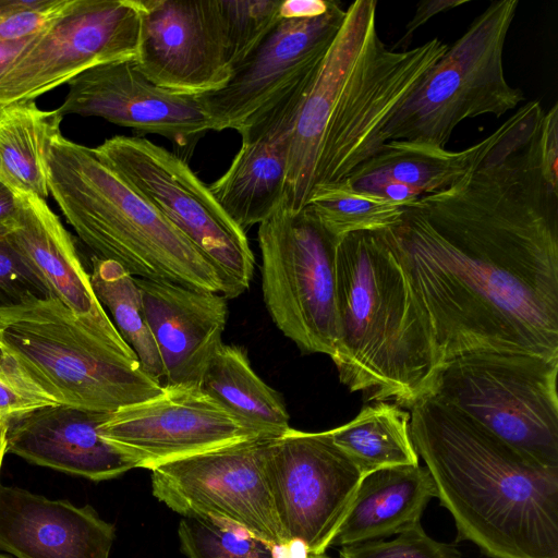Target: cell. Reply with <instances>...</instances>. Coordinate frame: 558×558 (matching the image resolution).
Returning a JSON list of instances; mask_svg holds the SVG:
<instances>
[{
    "mask_svg": "<svg viewBox=\"0 0 558 558\" xmlns=\"http://www.w3.org/2000/svg\"><path fill=\"white\" fill-rule=\"evenodd\" d=\"M543 114L537 100L522 106L474 171L386 229L437 368L484 350L558 360V186L539 157Z\"/></svg>",
    "mask_w": 558,
    "mask_h": 558,
    "instance_id": "cell-1",
    "label": "cell"
},
{
    "mask_svg": "<svg viewBox=\"0 0 558 558\" xmlns=\"http://www.w3.org/2000/svg\"><path fill=\"white\" fill-rule=\"evenodd\" d=\"M377 0H356L311 78L290 135L283 205L298 213L315 186L348 178L385 143V129L445 54L433 38L395 51L377 32Z\"/></svg>",
    "mask_w": 558,
    "mask_h": 558,
    "instance_id": "cell-2",
    "label": "cell"
},
{
    "mask_svg": "<svg viewBox=\"0 0 558 558\" xmlns=\"http://www.w3.org/2000/svg\"><path fill=\"white\" fill-rule=\"evenodd\" d=\"M409 411L412 442L459 538L490 558H558V468L429 396Z\"/></svg>",
    "mask_w": 558,
    "mask_h": 558,
    "instance_id": "cell-3",
    "label": "cell"
},
{
    "mask_svg": "<svg viewBox=\"0 0 558 558\" xmlns=\"http://www.w3.org/2000/svg\"><path fill=\"white\" fill-rule=\"evenodd\" d=\"M336 306L331 360L340 383L366 401L409 410L427 393L437 365L386 230L352 232L338 242Z\"/></svg>",
    "mask_w": 558,
    "mask_h": 558,
    "instance_id": "cell-4",
    "label": "cell"
},
{
    "mask_svg": "<svg viewBox=\"0 0 558 558\" xmlns=\"http://www.w3.org/2000/svg\"><path fill=\"white\" fill-rule=\"evenodd\" d=\"M48 187L94 256L117 262L136 278L227 296L216 266L94 148L56 136L48 150Z\"/></svg>",
    "mask_w": 558,
    "mask_h": 558,
    "instance_id": "cell-5",
    "label": "cell"
},
{
    "mask_svg": "<svg viewBox=\"0 0 558 558\" xmlns=\"http://www.w3.org/2000/svg\"><path fill=\"white\" fill-rule=\"evenodd\" d=\"M4 365L56 404L111 413L158 396L163 385L95 337L58 299L0 308Z\"/></svg>",
    "mask_w": 558,
    "mask_h": 558,
    "instance_id": "cell-6",
    "label": "cell"
},
{
    "mask_svg": "<svg viewBox=\"0 0 558 558\" xmlns=\"http://www.w3.org/2000/svg\"><path fill=\"white\" fill-rule=\"evenodd\" d=\"M558 360L473 351L439 366L425 396L471 417L529 459L558 468Z\"/></svg>",
    "mask_w": 558,
    "mask_h": 558,
    "instance_id": "cell-7",
    "label": "cell"
},
{
    "mask_svg": "<svg viewBox=\"0 0 558 558\" xmlns=\"http://www.w3.org/2000/svg\"><path fill=\"white\" fill-rule=\"evenodd\" d=\"M518 0L494 1L430 69L385 129L387 141L445 147L457 125L500 118L524 100L505 76L502 53Z\"/></svg>",
    "mask_w": 558,
    "mask_h": 558,
    "instance_id": "cell-8",
    "label": "cell"
},
{
    "mask_svg": "<svg viewBox=\"0 0 558 558\" xmlns=\"http://www.w3.org/2000/svg\"><path fill=\"white\" fill-rule=\"evenodd\" d=\"M345 14L333 1L323 15L281 19L264 41L231 72L227 84L197 96L213 131L232 129L242 143L294 122L304 92Z\"/></svg>",
    "mask_w": 558,
    "mask_h": 558,
    "instance_id": "cell-9",
    "label": "cell"
},
{
    "mask_svg": "<svg viewBox=\"0 0 558 558\" xmlns=\"http://www.w3.org/2000/svg\"><path fill=\"white\" fill-rule=\"evenodd\" d=\"M262 293L277 328L303 353L336 354V248L306 208L292 213L283 201L258 225Z\"/></svg>",
    "mask_w": 558,
    "mask_h": 558,
    "instance_id": "cell-10",
    "label": "cell"
},
{
    "mask_svg": "<svg viewBox=\"0 0 558 558\" xmlns=\"http://www.w3.org/2000/svg\"><path fill=\"white\" fill-rule=\"evenodd\" d=\"M94 150L216 266L227 300L250 288L255 257L245 231L185 159L141 136L116 135Z\"/></svg>",
    "mask_w": 558,
    "mask_h": 558,
    "instance_id": "cell-11",
    "label": "cell"
},
{
    "mask_svg": "<svg viewBox=\"0 0 558 558\" xmlns=\"http://www.w3.org/2000/svg\"><path fill=\"white\" fill-rule=\"evenodd\" d=\"M270 440H245L155 466L153 494L182 517L227 522L278 549L291 547L266 473Z\"/></svg>",
    "mask_w": 558,
    "mask_h": 558,
    "instance_id": "cell-12",
    "label": "cell"
},
{
    "mask_svg": "<svg viewBox=\"0 0 558 558\" xmlns=\"http://www.w3.org/2000/svg\"><path fill=\"white\" fill-rule=\"evenodd\" d=\"M140 40L138 0H71L0 77V107L35 101L90 68L135 61Z\"/></svg>",
    "mask_w": 558,
    "mask_h": 558,
    "instance_id": "cell-13",
    "label": "cell"
},
{
    "mask_svg": "<svg viewBox=\"0 0 558 558\" xmlns=\"http://www.w3.org/2000/svg\"><path fill=\"white\" fill-rule=\"evenodd\" d=\"M266 473L291 545L323 555L345 519L363 472L325 432L290 427L269 441Z\"/></svg>",
    "mask_w": 558,
    "mask_h": 558,
    "instance_id": "cell-14",
    "label": "cell"
},
{
    "mask_svg": "<svg viewBox=\"0 0 558 558\" xmlns=\"http://www.w3.org/2000/svg\"><path fill=\"white\" fill-rule=\"evenodd\" d=\"M99 432L135 468L148 470L231 444L274 439L197 385H163L158 396L109 413Z\"/></svg>",
    "mask_w": 558,
    "mask_h": 558,
    "instance_id": "cell-15",
    "label": "cell"
},
{
    "mask_svg": "<svg viewBox=\"0 0 558 558\" xmlns=\"http://www.w3.org/2000/svg\"><path fill=\"white\" fill-rule=\"evenodd\" d=\"M57 108L64 117H98L130 128L143 137L156 134L170 141L175 154L190 157L211 122L197 96L174 93L147 80L134 61L90 68L69 83Z\"/></svg>",
    "mask_w": 558,
    "mask_h": 558,
    "instance_id": "cell-16",
    "label": "cell"
},
{
    "mask_svg": "<svg viewBox=\"0 0 558 558\" xmlns=\"http://www.w3.org/2000/svg\"><path fill=\"white\" fill-rule=\"evenodd\" d=\"M140 72L165 89L199 96L231 76L216 0H138Z\"/></svg>",
    "mask_w": 558,
    "mask_h": 558,
    "instance_id": "cell-17",
    "label": "cell"
},
{
    "mask_svg": "<svg viewBox=\"0 0 558 558\" xmlns=\"http://www.w3.org/2000/svg\"><path fill=\"white\" fill-rule=\"evenodd\" d=\"M20 202L15 221L3 235L37 275L50 294L66 306L98 339L119 353L137 359L97 300L71 234L46 199L14 190Z\"/></svg>",
    "mask_w": 558,
    "mask_h": 558,
    "instance_id": "cell-18",
    "label": "cell"
},
{
    "mask_svg": "<svg viewBox=\"0 0 558 558\" xmlns=\"http://www.w3.org/2000/svg\"><path fill=\"white\" fill-rule=\"evenodd\" d=\"M149 329L163 368L165 385H201L217 354L228 318L219 293L136 278Z\"/></svg>",
    "mask_w": 558,
    "mask_h": 558,
    "instance_id": "cell-19",
    "label": "cell"
},
{
    "mask_svg": "<svg viewBox=\"0 0 558 558\" xmlns=\"http://www.w3.org/2000/svg\"><path fill=\"white\" fill-rule=\"evenodd\" d=\"M108 415L63 404L16 414L5 420L7 452L92 481L114 478L135 464L101 437Z\"/></svg>",
    "mask_w": 558,
    "mask_h": 558,
    "instance_id": "cell-20",
    "label": "cell"
},
{
    "mask_svg": "<svg viewBox=\"0 0 558 558\" xmlns=\"http://www.w3.org/2000/svg\"><path fill=\"white\" fill-rule=\"evenodd\" d=\"M114 537L90 506L0 484V549L17 558H109Z\"/></svg>",
    "mask_w": 558,
    "mask_h": 558,
    "instance_id": "cell-21",
    "label": "cell"
},
{
    "mask_svg": "<svg viewBox=\"0 0 558 558\" xmlns=\"http://www.w3.org/2000/svg\"><path fill=\"white\" fill-rule=\"evenodd\" d=\"M504 123L462 150L409 141H389L347 179L357 190L404 207L444 191L474 171L504 133Z\"/></svg>",
    "mask_w": 558,
    "mask_h": 558,
    "instance_id": "cell-22",
    "label": "cell"
},
{
    "mask_svg": "<svg viewBox=\"0 0 558 558\" xmlns=\"http://www.w3.org/2000/svg\"><path fill=\"white\" fill-rule=\"evenodd\" d=\"M434 497L435 485L425 465L371 472L362 478L331 546L383 539L410 530L421 523Z\"/></svg>",
    "mask_w": 558,
    "mask_h": 558,
    "instance_id": "cell-23",
    "label": "cell"
},
{
    "mask_svg": "<svg viewBox=\"0 0 558 558\" xmlns=\"http://www.w3.org/2000/svg\"><path fill=\"white\" fill-rule=\"evenodd\" d=\"M292 129L282 125L257 141L242 143L227 171L208 185L243 231L268 219L284 198Z\"/></svg>",
    "mask_w": 558,
    "mask_h": 558,
    "instance_id": "cell-24",
    "label": "cell"
},
{
    "mask_svg": "<svg viewBox=\"0 0 558 558\" xmlns=\"http://www.w3.org/2000/svg\"><path fill=\"white\" fill-rule=\"evenodd\" d=\"M63 117L35 101L0 107V179L43 199L49 195L48 150Z\"/></svg>",
    "mask_w": 558,
    "mask_h": 558,
    "instance_id": "cell-25",
    "label": "cell"
},
{
    "mask_svg": "<svg viewBox=\"0 0 558 558\" xmlns=\"http://www.w3.org/2000/svg\"><path fill=\"white\" fill-rule=\"evenodd\" d=\"M199 387L234 415L277 438L289 428L284 400L253 369L244 348L222 344Z\"/></svg>",
    "mask_w": 558,
    "mask_h": 558,
    "instance_id": "cell-26",
    "label": "cell"
},
{
    "mask_svg": "<svg viewBox=\"0 0 558 558\" xmlns=\"http://www.w3.org/2000/svg\"><path fill=\"white\" fill-rule=\"evenodd\" d=\"M327 433L364 475L420 464L410 435V411L391 401L364 405L354 418Z\"/></svg>",
    "mask_w": 558,
    "mask_h": 558,
    "instance_id": "cell-27",
    "label": "cell"
},
{
    "mask_svg": "<svg viewBox=\"0 0 558 558\" xmlns=\"http://www.w3.org/2000/svg\"><path fill=\"white\" fill-rule=\"evenodd\" d=\"M89 278L97 300L108 308L114 327L135 352L144 372L161 383L162 363L135 277L114 260L93 256Z\"/></svg>",
    "mask_w": 558,
    "mask_h": 558,
    "instance_id": "cell-28",
    "label": "cell"
},
{
    "mask_svg": "<svg viewBox=\"0 0 558 558\" xmlns=\"http://www.w3.org/2000/svg\"><path fill=\"white\" fill-rule=\"evenodd\" d=\"M304 207L338 241L352 232L393 228L405 210L398 203L355 189L347 178L315 186Z\"/></svg>",
    "mask_w": 558,
    "mask_h": 558,
    "instance_id": "cell-29",
    "label": "cell"
},
{
    "mask_svg": "<svg viewBox=\"0 0 558 558\" xmlns=\"http://www.w3.org/2000/svg\"><path fill=\"white\" fill-rule=\"evenodd\" d=\"M178 536L187 558H278L277 547L215 519L182 517Z\"/></svg>",
    "mask_w": 558,
    "mask_h": 558,
    "instance_id": "cell-30",
    "label": "cell"
},
{
    "mask_svg": "<svg viewBox=\"0 0 558 558\" xmlns=\"http://www.w3.org/2000/svg\"><path fill=\"white\" fill-rule=\"evenodd\" d=\"M281 1L216 0L231 72L255 51L281 20Z\"/></svg>",
    "mask_w": 558,
    "mask_h": 558,
    "instance_id": "cell-31",
    "label": "cell"
},
{
    "mask_svg": "<svg viewBox=\"0 0 558 558\" xmlns=\"http://www.w3.org/2000/svg\"><path fill=\"white\" fill-rule=\"evenodd\" d=\"M339 558H462L454 544L432 538L421 523L391 539L341 546Z\"/></svg>",
    "mask_w": 558,
    "mask_h": 558,
    "instance_id": "cell-32",
    "label": "cell"
},
{
    "mask_svg": "<svg viewBox=\"0 0 558 558\" xmlns=\"http://www.w3.org/2000/svg\"><path fill=\"white\" fill-rule=\"evenodd\" d=\"M51 295L44 282L10 245L0 230V308L17 305L29 298Z\"/></svg>",
    "mask_w": 558,
    "mask_h": 558,
    "instance_id": "cell-33",
    "label": "cell"
},
{
    "mask_svg": "<svg viewBox=\"0 0 558 558\" xmlns=\"http://www.w3.org/2000/svg\"><path fill=\"white\" fill-rule=\"evenodd\" d=\"M70 1L52 0L45 8L0 15V43L17 41L37 35L65 10Z\"/></svg>",
    "mask_w": 558,
    "mask_h": 558,
    "instance_id": "cell-34",
    "label": "cell"
},
{
    "mask_svg": "<svg viewBox=\"0 0 558 558\" xmlns=\"http://www.w3.org/2000/svg\"><path fill=\"white\" fill-rule=\"evenodd\" d=\"M56 404L45 396L24 384L5 365L0 369V417L9 418L16 414L45 405Z\"/></svg>",
    "mask_w": 558,
    "mask_h": 558,
    "instance_id": "cell-35",
    "label": "cell"
},
{
    "mask_svg": "<svg viewBox=\"0 0 558 558\" xmlns=\"http://www.w3.org/2000/svg\"><path fill=\"white\" fill-rule=\"evenodd\" d=\"M537 144L544 174L548 182L558 186V105L544 112L538 130Z\"/></svg>",
    "mask_w": 558,
    "mask_h": 558,
    "instance_id": "cell-36",
    "label": "cell"
},
{
    "mask_svg": "<svg viewBox=\"0 0 558 558\" xmlns=\"http://www.w3.org/2000/svg\"><path fill=\"white\" fill-rule=\"evenodd\" d=\"M468 0H424L417 3L412 20L407 24L403 36L396 43L391 50L405 51L411 45L413 34L433 16L468 3Z\"/></svg>",
    "mask_w": 558,
    "mask_h": 558,
    "instance_id": "cell-37",
    "label": "cell"
},
{
    "mask_svg": "<svg viewBox=\"0 0 558 558\" xmlns=\"http://www.w3.org/2000/svg\"><path fill=\"white\" fill-rule=\"evenodd\" d=\"M333 0H282L279 9L281 19H312L325 14Z\"/></svg>",
    "mask_w": 558,
    "mask_h": 558,
    "instance_id": "cell-38",
    "label": "cell"
},
{
    "mask_svg": "<svg viewBox=\"0 0 558 558\" xmlns=\"http://www.w3.org/2000/svg\"><path fill=\"white\" fill-rule=\"evenodd\" d=\"M19 210L15 191L0 179V230H5L15 221Z\"/></svg>",
    "mask_w": 558,
    "mask_h": 558,
    "instance_id": "cell-39",
    "label": "cell"
},
{
    "mask_svg": "<svg viewBox=\"0 0 558 558\" xmlns=\"http://www.w3.org/2000/svg\"><path fill=\"white\" fill-rule=\"evenodd\" d=\"M35 36L36 35L17 41L0 43V77L11 63L31 44Z\"/></svg>",
    "mask_w": 558,
    "mask_h": 558,
    "instance_id": "cell-40",
    "label": "cell"
},
{
    "mask_svg": "<svg viewBox=\"0 0 558 558\" xmlns=\"http://www.w3.org/2000/svg\"><path fill=\"white\" fill-rule=\"evenodd\" d=\"M7 453V423L0 417V470L4 454Z\"/></svg>",
    "mask_w": 558,
    "mask_h": 558,
    "instance_id": "cell-41",
    "label": "cell"
},
{
    "mask_svg": "<svg viewBox=\"0 0 558 558\" xmlns=\"http://www.w3.org/2000/svg\"><path fill=\"white\" fill-rule=\"evenodd\" d=\"M304 558H330V557L323 554V555H307Z\"/></svg>",
    "mask_w": 558,
    "mask_h": 558,
    "instance_id": "cell-42",
    "label": "cell"
},
{
    "mask_svg": "<svg viewBox=\"0 0 558 558\" xmlns=\"http://www.w3.org/2000/svg\"><path fill=\"white\" fill-rule=\"evenodd\" d=\"M3 367H4V363H3L2 355L0 353V369H2Z\"/></svg>",
    "mask_w": 558,
    "mask_h": 558,
    "instance_id": "cell-43",
    "label": "cell"
},
{
    "mask_svg": "<svg viewBox=\"0 0 558 558\" xmlns=\"http://www.w3.org/2000/svg\"><path fill=\"white\" fill-rule=\"evenodd\" d=\"M0 558H9V557H7V556H3V555H1V554H0Z\"/></svg>",
    "mask_w": 558,
    "mask_h": 558,
    "instance_id": "cell-44",
    "label": "cell"
}]
</instances>
